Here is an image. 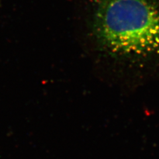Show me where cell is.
I'll use <instances>...</instances> for the list:
<instances>
[{"label":"cell","instance_id":"obj_1","mask_svg":"<svg viewBox=\"0 0 159 159\" xmlns=\"http://www.w3.org/2000/svg\"><path fill=\"white\" fill-rule=\"evenodd\" d=\"M93 37L102 51L127 58L159 54L157 0H99L92 18Z\"/></svg>","mask_w":159,"mask_h":159}]
</instances>
